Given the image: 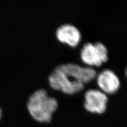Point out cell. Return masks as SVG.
I'll use <instances>...</instances> for the list:
<instances>
[{
  "label": "cell",
  "instance_id": "cell-1",
  "mask_svg": "<svg viewBox=\"0 0 127 127\" xmlns=\"http://www.w3.org/2000/svg\"><path fill=\"white\" fill-rule=\"evenodd\" d=\"M95 70L90 67H82L76 64L67 63L58 66L49 75L50 86L67 94L80 92L84 85L96 77Z\"/></svg>",
  "mask_w": 127,
  "mask_h": 127
},
{
  "label": "cell",
  "instance_id": "cell-2",
  "mask_svg": "<svg viewBox=\"0 0 127 127\" xmlns=\"http://www.w3.org/2000/svg\"><path fill=\"white\" fill-rule=\"evenodd\" d=\"M58 102L44 89L35 91L29 97L27 108L31 116L40 122H49L58 108Z\"/></svg>",
  "mask_w": 127,
  "mask_h": 127
},
{
  "label": "cell",
  "instance_id": "cell-3",
  "mask_svg": "<svg viewBox=\"0 0 127 127\" xmlns=\"http://www.w3.org/2000/svg\"><path fill=\"white\" fill-rule=\"evenodd\" d=\"M82 62L88 67H100L108 61V51L101 42H87L80 52Z\"/></svg>",
  "mask_w": 127,
  "mask_h": 127
},
{
  "label": "cell",
  "instance_id": "cell-4",
  "mask_svg": "<svg viewBox=\"0 0 127 127\" xmlns=\"http://www.w3.org/2000/svg\"><path fill=\"white\" fill-rule=\"evenodd\" d=\"M84 107L90 112L102 114L105 112L108 102L107 95L101 90L90 89L84 94Z\"/></svg>",
  "mask_w": 127,
  "mask_h": 127
},
{
  "label": "cell",
  "instance_id": "cell-5",
  "mask_svg": "<svg viewBox=\"0 0 127 127\" xmlns=\"http://www.w3.org/2000/svg\"><path fill=\"white\" fill-rule=\"evenodd\" d=\"M96 78L99 88L105 94H114L120 88V79L112 70H103L97 75Z\"/></svg>",
  "mask_w": 127,
  "mask_h": 127
},
{
  "label": "cell",
  "instance_id": "cell-6",
  "mask_svg": "<svg viewBox=\"0 0 127 127\" xmlns=\"http://www.w3.org/2000/svg\"><path fill=\"white\" fill-rule=\"evenodd\" d=\"M56 35L59 41L71 47H77L82 39L80 31L70 24H64L59 27L56 32Z\"/></svg>",
  "mask_w": 127,
  "mask_h": 127
},
{
  "label": "cell",
  "instance_id": "cell-7",
  "mask_svg": "<svg viewBox=\"0 0 127 127\" xmlns=\"http://www.w3.org/2000/svg\"><path fill=\"white\" fill-rule=\"evenodd\" d=\"M2 110H1V108H0V119H1V118L2 117Z\"/></svg>",
  "mask_w": 127,
  "mask_h": 127
},
{
  "label": "cell",
  "instance_id": "cell-8",
  "mask_svg": "<svg viewBox=\"0 0 127 127\" xmlns=\"http://www.w3.org/2000/svg\"><path fill=\"white\" fill-rule=\"evenodd\" d=\"M125 73H126V77L127 78V67L126 68V71H125Z\"/></svg>",
  "mask_w": 127,
  "mask_h": 127
}]
</instances>
